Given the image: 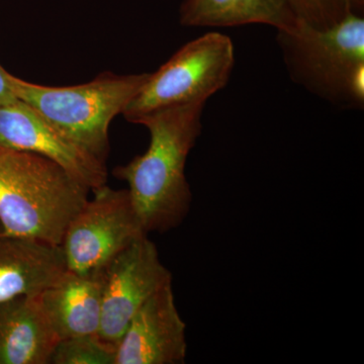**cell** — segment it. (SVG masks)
I'll return each mask as SVG.
<instances>
[{
  "mask_svg": "<svg viewBox=\"0 0 364 364\" xmlns=\"http://www.w3.org/2000/svg\"><path fill=\"white\" fill-rule=\"evenodd\" d=\"M179 21L182 26L198 28L260 23L287 31L298 18L287 0H183Z\"/></svg>",
  "mask_w": 364,
  "mask_h": 364,
  "instance_id": "13",
  "label": "cell"
},
{
  "mask_svg": "<svg viewBox=\"0 0 364 364\" xmlns=\"http://www.w3.org/2000/svg\"><path fill=\"white\" fill-rule=\"evenodd\" d=\"M235 62L231 39L208 33L181 47L155 73L122 112L136 124L154 112L181 105L205 104L227 85Z\"/></svg>",
  "mask_w": 364,
  "mask_h": 364,
  "instance_id": "5",
  "label": "cell"
},
{
  "mask_svg": "<svg viewBox=\"0 0 364 364\" xmlns=\"http://www.w3.org/2000/svg\"><path fill=\"white\" fill-rule=\"evenodd\" d=\"M298 18L317 28L336 25L350 14L363 16L364 0H287Z\"/></svg>",
  "mask_w": 364,
  "mask_h": 364,
  "instance_id": "14",
  "label": "cell"
},
{
  "mask_svg": "<svg viewBox=\"0 0 364 364\" xmlns=\"http://www.w3.org/2000/svg\"><path fill=\"white\" fill-rule=\"evenodd\" d=\"M38 294L0 304V364H50L60 339Z\"/></svg>",
  "mask_w": 364,
  "mask_h": 364,
  "instance_id": "12",
  "label": "cell"
},
{
  "mask_svg": "<svg viewBox=\"0 0 364 364\" xmlns=\"http://www.w3.org/2000/svg\"><path fill=\"white\" fill-rule=\"evenodd\" d=\"M67 228L60 247L67 270L79 274L100 272L134 242L148 236L130 193L105 186L93 189Z\"/></svg>",
  "mask_w": 364,
  "mask_h": 364,
  "instance_id": "6",
  "label": "cell"
},
{
  "mask_svg": "<svg viewBox=\"0 0 364 364\" xmlns=\"http://www.w3.org/2000/svg\"><path fill=\"white\" fill-rule=\"evenodd\" d=\"M149 77V73L98 74L87 83L54 87L28 82L9 73L18 100L30 105L55 128L93 156L107 163L109 129Z\"/></svg>",
  "mask_w": 364,
  "mask_h": 364,
  "instance_id": "4",
  "label": "cell"
},
{
  "mask_svg": "<svg viewBox=\"0 0 364 364\" xmlns=\"http://www.w3.org/2000/svg\"><path fill=\"white\" fill-rule=\"evenodd\" d=\"M277 43L294 83L342 109H363V16L350 14L327 28L298 20L277 31Z\"/></svg>",
  "mask_w": 364,
  "mask_h": 364,
  "instance_id": "3",
  "label": "cell"
},
{
  "mask_svg": "<svg viewBox=\"0 0 364 364\" xmlns=\"http://www.w3.org/2000/svg\"><path fill=\"white\" fill-rule=\"evenodd\" d=\"M7 75H9V72L0 65V107L11 104V102L18 100V98L16 97L11 90Z\"/></svg>",
  "mask_w": 364,
  "mask_h": 364,
  "instance_id": "16",
  "label": "cell"
},
{
  "mask_svg": "<svg viewBox=\"0 0 364 364\" xmlns=\"http://www.w3.org/2000/svg\"><path fill=\"white\" fill-rule=\"evenodd\" d=\"M186 331L172 284H167L132 318L117 345L114 364L183 363L188 351Z\"/></svg>",
  "mask_w": 364,
  "mask_h": 364,
  "instance_id": "9",
  "label": "cell"
},
{
  "mask_svg": "<svg viewBox=\"0 0 364 364\" xmlns=\"http://www.w3.org/2000/svg\"><path fill=\"white\" fill-rule=\"evenodd\" d=\"M116 347L98 335L60 340L53 352L51 364H114Z\"/></svg>",
  "mask_w": 364,
  "mask_h": 364,
  "instance_id": "15",
  "label": "cell"
},
{
  "mask_svg": "<svg viewBox=\"0 0 364 364\" xmlns=\"http://www.w3.org/2000/svg\"><path fill=\"white\" fill-rule=\"evenodd\" d=\"M38 296L60 340L98 335L102 321V270L88 274L66 270Z\"/></svg>",
  "mask_w": 364,
  "mask_h": 364,
  "instance_id": "11",
  "label": "cell"
},
{
  "mask_svg": "<svg viewBox=\"0 0 364 364\" xmlns=\"http://www.w3.org/2000/svg\"><path fill=\"white\" fill-rule=\"evenodd\" d=\"M205 104L171 107L136 124L150 133L147 151L114 176L128 183L132 202L147 234L176 229L191 210L193 193L186 176V160L202 132Z\"/></svg>",
  "mask_w": 364,
  "mask_h": 364,
  "instance_id": "1",
  "label": "cell"
},
{
  "mask_svg": "<svg viewBox=\"0 0 364 364\" xmlns=\"http://www.w3.org/2000/svg\"><path fill=\"white\" fill-rule=\"evenodd\" d=\"M102 277L98 336L117 347L134 315L153 294L172 284V274L160 259L156 245L145 236L112 258L102 268Z\"/></svg>",
  "mask_w": 364,
  "mask_h": 364,
  "instance_id": "7",
  "label": "cell"
},
{
  "mask_svg": "<svg viewBox=\"0 0 364 364\" xmlns=\"http://www.w3.org/2000/svg\"><path fill=\"white\" fill-rule=\"evenodd\" d=\"M66 270L60 246L0 230V304L40 294Z\"/></svg>",
  "mask_w": 364,
  "mask_h": 364,
  "instance_id": "10",
  "label": "cell"
},
{
  "mask_svg": "<svg viewBox=\"0 0 364 364\" xmlns=\"http://www.w3.org/2000/svg\"><path fill=\"white\" fill-rule=\"evenodd\" d=\"M90 189L58 163L0 146V230L60 246Z\"/></svg>",
  "mask_w": 364,
  "mask_h": 364,
  "instance_id": "2",
  "label": "cell"
},
{
  "mask_svg": "<svg viewBox=\"0 0 364 364\" xmlns=\"http://www.w3.org/2000/svg\"><path fill=\"white\" fill-rule=\"evenodd\" d=\"M0 146L49 158L91 191L107 184V163L74 143L20 100L0 107Z\"/></svg>",
  "mask_w": 364,
  "mask_h": 364,
  "instance_id": "8",
  "label": "cell"
}]
</instances>
